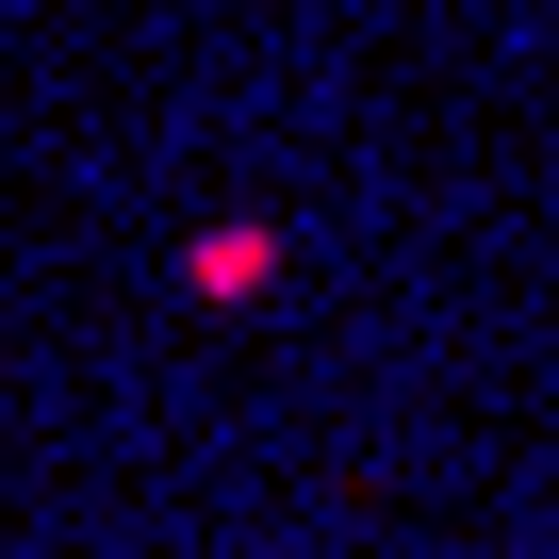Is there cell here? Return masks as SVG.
I'll return each instance as SVG.
<instances>
[{
  "label": "cell",
  "instance_id": "obj_1",
  "mask_svg": "<svg viewBox=\"0 0 559 559\" xmlns=\"http://www.w3.org/2000/svg\"><path fill=\"white\" fill-rule=\"evenodd\" d=\"M181 297H198V313H247V297H280V230H263V214H214V230H181Z\"/></svg>",
  "mask_w": 559,
  "mask_h": 559
}]
</instances>
